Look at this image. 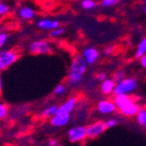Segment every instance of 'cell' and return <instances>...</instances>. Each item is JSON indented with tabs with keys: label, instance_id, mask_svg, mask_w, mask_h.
<instances>
[{
	"label": "cell",
	"instance_id": "obj_31",
	"mask_svg": "<svg viewBox=\"0 0 146 146\" xmlns=\"http://www.w3.org/2000/svg\"><path fill=\"white\" fill-rule=\"evenodd\" d=\"M1 90H2V79L0 77V93H1Z\"/></svg>",
	"mask_w": 146,
	"mask_h": 146
},
{
	"label": "cell",
	"instance_id": "obj_10",
	"mask_svg": "<svg viewBox=\"0 0 146 146\" xmlns=\"http://www.w3.org/2000/svg\"><path fill=\"white\" fill-rule=\"evenodd\" d=\"M82 55L84 56V58H85L86 62L88 64H94L98 60V58H99L100 53L97 48H95V47L92 46H88L83 50Z\"/></svg>",
	"mask_w": 146,
	"mask_h": 146
},
{
	"label": "cell",
	"instance_id": "obj_6",
	"mask_svg": "<svg viewBox=\"0 0 146 146\" xmlns=\"http://www.w3.org/2000/svg\"><path fill=\"white\" fill-rule=\"evenodd\" d=\"M106 126H105V122L103 121H96V122L92 123V124L88 125L86 127V134H87V138L89 139H95L98 138L99 136L106 131Z\"/></svg>",
	"mask_w": 146,
	"mask_h": 146
},
{
	"label": "cell",
	"instance_id": "obj_32",
	"mask_svg": "<svg viewBox=\"0 0 146 146\" xmlns=\"http://www.w3.org/2000/svg\"><path fill=\"white\" fill-rule=\"evenodd\" d=\"M2 33H3L2 31H0V36H1V34H2Z\"/></svg>",
	"mask_w": 146,
	"mask_h": 146
},
{
	"label": "cell",
	"instance_id": "obj_17",
	"mask_svg": "<svg viewBox=\"0 0 146 146\" xmlns=\"http://www.w3.org/2000/svg\"><path fill=\"white\" fill-rule=\"evenodd\" d=\"M144 54H146V37H144L143 39L139 42L138 46L136 48V52H135V57L140 58Z\"/></svg>",
	"mask_w": 146,
	"mask_h": 146
},
{
	"label": "cell",
	"instance_id": "obj_27",
	"mask_svg": "<svg viewBox=\"0 0 146 146\" xmlns=\"http://www.w3.org/2000/svg\"><path fill=\"white\" fill-rule=\"evenodd\" d=\"M7 39H8V35L6 34V33H2L1 36H0V49L2 48V47L5 45Z\"/></svg>",
	"mask_w": 146,
	"mask_h": 146
},
{
	"label": "cell",
	"instance_id": "obj_3",
	"mask_svg": "<svg viewBox=\"0 0 146 146\" xmlns=\"http://www.w3.org/2000/svg\"><path fill=\"white\" fill-rule=\"evenodd\" d=\"M138 88V81L135 78H125L119 83L115 84L113 95L127 94L131 95Z\"/></svg>",
	"mask_w": 146,
	"mask_h": 146
},
{
	"label": "cell",
	"instance_id": "obj_34",
	"mask_svg": "<svg viewBox=\"0 0 146 146\" xmlns=\"http://www.w3.org/2000/svg\"><path fill=\"white\" fill-rule=\"evenodd\" d=\"M144 11H145V13H146V6H145V8H144Z\"/></svg>",
	"mask_w": 146,
	"mask_h": 146
},
{
	"label": "cell",
	"instance_id": "obj_18",
	"mask_svg": "<svg viewBox=\"0 0 146 146\" xmlns=\"http://www.w3.org/2000/svg\"><path fill=\"white\" fill-rule=\"evenodd\" d=\"M97 6V2L95 0H82L81 7L84 10H92Z\"/></svg>",
	"mask_w": 146,
	"mask_h": 146
},
{
	"label": "cell",
	"instance_id": "obj_2",
	"mask_svg": "<svg viewBox=\"0 0 146 146\" xmlns=\"http://www.w3.org/2000/svg\"><path fill=\"white\" fill-rule=\"evenodd\" d=\"M113 101L117 105V110L119 115H124L125 117H135L141 107L131 95H115Z\"/></svg>",
	"mask_w": 146,
	"mask_h": 146
},
{
	"label": "cell",
	"instance_id": "obj_15",
	"mask_svg": "<svg viewBox=\"0 0 146 146\" xmlns=\"http://www.w3.org/2000/svg\"><path fill=\"white\" fill-rule=\"evenodd\" d=\"M58 112V105L57 104H51L45 107L41 112V117H45V119H51L52 117L56 115Z\"/></svg>",
	"mask_w": 146,
	"mask_h": 146
},
{
	"label": "cell",
	"instance_id": "obj_19",
	"mask_svg": "<svg viewBox=\"0 0 146 146\" xmlns=\"http://www.w3.org/2000/svg\"><path fill=\"white\" fill-rule=\"evenodd\" d=\"M66 90H68V85L66 84H58L54 88L53 90V94L55 96H62L66 93Z\"/></svg>",
	"mask_w": 146,
	"mask_h": 146
},
{
	"label": "cell",
	"instance_id": "obj_4",
	"mask_svg": "<svg viewBox=\"0 0 146 146\" xmlns=\"http://www.w3.org/2000/svg\"><path fill=\"white\" fill-rule=\"evenodd\" d=\"M20 56L21 54L15 49L0 51V70L6 71L13 63H15V61L20 58Z\"/></svg>",
	"mask_w": 146,
	"mask_h": 146
},
{
	"label": "cell",
	"instance_id": "obj_1",
	"mask_svg": "<svg viewBox=\"0 0 146 146\" xmlns=\"http://www.w3.org/2000/svg\"><path fill=\"white\" fill-rule=\"evenodd\" d=\"M88 68V63L86 62L84 56L81 53L76 54L72 59L71 66L68 68V74L66 77V85L70 87L79 86L84 79Z\"/></svg>",
	"mask_w": 146,
	"mask_h": 146
},
{
	"label": "cell",
	"instance_id": "obj_24",
	"mask_svg": "<svg viewBox=\"0 0 146 146\" xmlns=\"http://www.w3.org/2000/svg\"><path fill=\"white\" fill-rule=\"evenodd\" d=\"M119 2V0H101V5L103 7H110V6L117 4Z\"/></svg>",
	"mask_w": 146,
	"mask_h": 146
},
{
	"label": "cell",
	"instance_id": "obj_13",
	"mask_svg": "<svg viewBox=\"0 0 146 146\" xmlns=\"http://www.w3.org/2000/svg\"><path fill=\"white\" fill-rule=\"evenodd\" d=\"M115 88V82L112 79H105L103 82H101L100 85V92L102 95H110L113 94Z\"/></svg>",
	"mask_w": 146,
	"mask_h": 146
},
{
	"label": "cell",
	"instance_id": "obj_23",
	"mask_svg": "<svg viewBox=\"0 0 146 146\" xmlns=\"http://www.w3.org/2000/svg\"><path fill=\"white\" fill-rule=\"evenodd\" d=\"M119 124V121L117 117H111V119H108L107 121H105V126H106L107 129H111L113 127L117 126Z\"/></svg>",
	"mask_w": 146,
	"mask_h": 146
},
{
	"label": "cell",
	"instance_id": "obj_25",
	"mask_svg": "<svg viewBox=\"0 0 146 146\" xmlns=\"http://www.w3.org/2000/svg\"><path fill=\"white\" fill-rule=\"evenodd\" d=\"M9 12V6L4 2L0 1V15H5Z\"/></svg>",
	"mask_w": 146,
	"mask_h": 146
},
{
	"label": "cell",
	"instance_id": "obj_11",
	"mask_svg": "<svg viewBox=\"0 0 146 146\" xmlns=\"http://www.w3.org/2000/svg\"><path fill=\"white\" fill-rule=\"evenodd\" d=\"M60 27L58 21L50 20V19H41L37 22V28L42 31H52L56 28Z\"/></svg>",
	"mask_w": 146,
	"mask_h": 146
},
{
	"label": "cell",
	"instance_id": "obj_16",
	"mask_svg": "<svg viewBox=\"0 0 146 146\" xmlns=\"http://www.w3.org/2000/svg\"><path fill=\"white\" fill-rule=\"evenodd\" d=\"M135 119H136V122L139 126L142 128H146V106L140 107Z\"/></svg>",
	"mask_w": 146,
	"mask_h": 146
},
{
	"label": "cell",
	"instance_id": "obj_8",
	"mask_svg": "<svg viewBox=\"0 0 146 146\" xmlns=\"http://www.w3.org/2000/svg\"><path fill=\"white\" fill-rule=\"evenodd\" d=\"M79 102L78 96H71L68 99L58 105V112L57 113H63V115H71L75 110Z\"/></svg>",
	"mask_w": 146,
	"mask_h": 146
},
{
	"label": "cell",
	"instance_id": "obj_7",
	"mask_svg": "<svg viewBox=\"0 0 146 146\" xmlns=\"http://www.w3.org/2000/svg\"><path fill=\"white\" fill-rule=\"evenodd\" d=\"M87 138L85 126L72 127L68 131V139L71 143H81Z\"/></svg>",
	"mask_w": 146,
	"mask_h": 146
},
{
	"label": "cell",
	"instance_id": "obj_36",
	"mask_svg": "<svg viewBox=\"0 0 146 146\" xmlns=\"http://www.w3.org/2000/svg\"><path fill=\"white\" fill-rule=\"evenodd\" d=\"M0 73H1V70H0Z\"/></svg>",
	"mask_w": 146,
	"mask_h": 146
},
{
	"label": "cell",
	"instance_id": "obj_20",
	"mask_svg": "<svg viewBox=\"0 0 146 146\" xmlns=\"http://www.w3.org/2000/svg\"><path fill=\"white\" fill-rule=\"evenodd\" d=\"M8 115H9V107L7 106V104L0 101V121L5 119Z\"/></svg>",
	"mask_w": 146,
	"mask_h": 146
},
{
	"label": "cell",
	"instance_id": "obj_9",
	"mask_svg": "<svg viewBox=\"0 0 146 146\" xmlns=\"http://www.w3.org/2000/svg\"><path fill=\"white\" fill-rule=\"evenodd\" d=\"M97 110L101 115H111L117 111V105L111 99H103L98 101Z\"/></svg>",
	"mask_w": 146,
	"mask_h": 146
},
{
	"label": "cell",
	"instance_id": "obj_12",
	"mask_svg": "<svg viewBox=\"0 0 146 146\" xmlns=\"http://www.w3.org/2000/svg\"><path fill=\"white\" fill-rule=\"evenodd\" d=\"M71 121V115H63V113H56L54 117L50 119V125L55 128L64 127Z\"/></svg>",
	"mask_w": 146,
	"mask_h": 146
},
{
	"label": "cell",
	"instance_id": "obj_22",
	"mask_svg": "<svg viewBox=\"0 0 146 146\" xmlns=\"http://www.w3.org/2000/svg\"><path fill=\"white\" fill-rule=\"evenodd\" d=\"M125 78H126V74H125V72L123 71V70H119V71H117L115 73V75H113V77H112V80L115 81V84H117V83H119L121 81H123Z\"/></svg>",
	"mask_w": 146,
	"mask_h": 146
},
{
	"label": "cell",
	"instance_id": "obj_21",
	"mask_svg": "<svg viewBox=\"0 0 146 146\" xmlns=\"http://www.w3.org/2000/svg\"><path fill=\"white\" fill-rule=\"evenodd\" d=\"M64 33H66V29L62 27H58V28H56V29L52 30V31H50L49 37H50V38H58V37L62 36Z\"/></svg>",
	"mask_w": 146,
	"mask_h": 146
},
{
	"label": "cell",
	"instance_id": "obj_35",
	"mask_svg": "<svg viewBox=\"0 0 146 146\" xmlns=\"http://www.w3.org/2000/svg\"><path fill=\"white\" fill-rule=\"evenodd\" d=\"M144 1H145V3H146V0H144Z\"/></svg>",
	"mask_w": 146,
	"mask_h": 146
},
{
	"label": "cell",
	"instance_id": "obj_28",
	"mask_svg": "<svg viewBox=\"0 0 146 146\" xmlns=\"http://www.w3.org/2000/svg\"><path fill=\"white\" fill-rule=\"evenodd\" d=\"M96 79H97L100 83H101V82H103L105 79H107L106 78V74H105V73H99L97 75V77H96Z\"/></svg>",
	"mask_w": 146,
	"mask_h": 146
},
{
	"label": "cell",
	"instance_id": "obj_26",
	"mask_svg": "<svg viewBox=\"0 0 146 146\" xmlns=\"http://www.w3.org/2000/svg\"><path fill=\"white\" fill-rule=\"evenodd\" d=\"M113 50H115V46L113 45H108L103 49V54L104 55H111L113 53Z\"/></svg>",
	"mask_w": 146,
	"mask_h": 146
},
{
	"label": "cell",
	"instance_id": "obj_30",
	"mask_svg": "<svg viewBox=\"0 0 146 146\" xmlns=\"http://www.w3.org/2000/svg\"><path fill=\"white\" fill-rule=\"evenodd\" d=\"M57 140L56 139H49L48 140V146H56L57 145Z\"/></svg>",
	"mask_w": 146,
	"mask_h": 146
},
{
	"label": "cell",
	"instance_id": "obj_14",
	"mask_svg": "<svg viewBox=\"0 0 146 146\" xmlns=\"http://www.w3.org/2000/svg\"><path fill=\"white\" fill-rule=\"evenodd\" d=\"M19 17L23 21H30L35 17V10L30 6H22L17 11Z\"/></svg>",
	"mask_w": 146,
	"mask_h": 146
},
{
	"label": "cell",
	"instance_id": "obj_33",
	"mask_svg": "<svg viewBox=\"0 0 146 146\" xmlns=\"http://www.w3.org/2000/svg\"><path fill=\"white\" fill-rule=\"evenodd\" d=\"M56 146H62V145H61V144H57Z\"/></svg>",
	"mask_w": 146,
	"mask_h": 146
},
{
	"label": "cell",
	"instance_id": "obj_5",
	"mask_svg": "<svg viewBox=\"0 0 146 146\" xmlns=\"http://www.w3.org/2000/svg\"><path fill=\"white\" fill-rule=\"evenodd\" d=\"M53 48H52L51 43L48 40L40 39L32 42L29 46V51L31 54L34 55H41V54H49L51 53Z\"/></svg>",
	"mask_w": 146,
	"mask_h": 146
},
{
	"label": "cell",
	"instance_id": "obj_29",
	"mask_svg": "<svg viewBox=\"0 0 146 146\" xmlns=\"http://www.w3.org/2000/svg\"><path fill=\"white\" fill-rule=\"evenodd\" d=\"M139 62H140L142 68H146V54H144L143 56H141V57L139 58Z\"/></svg>",
	"mask_w": 146,
	"mask_h": 146
}]
</instances>
